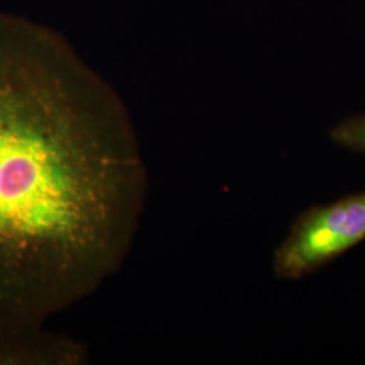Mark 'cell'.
I'll use <instances>...</instances> for the list:
<instances>
[{
  "instance_id": "cell-1",
  "label": "cell",
  "mask_w": 365,
  "mask_h": 365,
  "mask_svg": "<svg viewBox=\"0 0 365 365\" xmlns=\"http://www.w3.org/2000/svg\"><path fill=\"white\" fill-rule=\"evenodd\" d=\"M145 192L115 92L51 30L0 11V341L117 272Z\"/></svg>"
},
{
  "instance_id": "cell-2",
  "label": "cell",
  "mask_w": 365,
  "mask_h": 365,
  "mask_svg": "<svg viewBox=\"0 0 365 365\" xmlns=\"http://www.w3.org/2000/svg\"><path fill=\"white\" fill-rule=\"evenodd\" d=\"M365 241V191L304 210L276 249V277L299 280Z\"/></svg>"
},
{
  "instance_id": "cell-3",
  "label": "cell",
  "mask_w": 365,
  "mask_h": 365,
  "mask_svg": "<svg viewBox=\"0 0 365 365\" xmlns=\"http://www.w3.org/2000/svg\"><path fill=\"white\" fill-rule=\"evenodd\" d=\"M83 359L78 344L48 331L0 341V365L80 364Z\"/></svg>"
},
{
  "instance_id": "cell-4",
  "label": "cell",
  "mask_w": 365,
  "mask_h": 365,
  "mask_svg": "<svg viewBox=\"0 0 365 365\" xmlns=\"http://www.w3.org/2000/svg\"><path fill=\"white\" fill-rule=\"evenodd\" d=\"M330 137L339 146L365 155V114L346 118L331 130Z\"/></svg>"
}]
</instances>
